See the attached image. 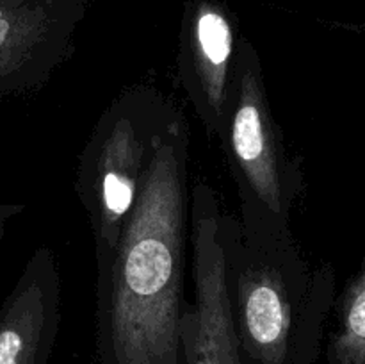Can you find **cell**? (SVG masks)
<instances>
[{"label": "cell", "instance_id": "cell-7", "mask_svg": "<svg viewBox=\"0 0 365 364\" xmlns=\"http://www.w3.org/2000/svg\"><path fill=\"white\" fill-rule=\"evenodd\" d=\"M239 38L221 4L195 0L185 7L177 71L209 138H220L232 98Z\"/></svg>", "mask_w": 365, "mask_h": 364}, {"label": "cell", "instance_id": "cell-4", "mask_svg": "<svg viewBox=\"0 0 365 364\" xmlns=\"http://www.w3.org/2000/svg\"><path fill=\"white\" fill-rule=\"evenodd\" d=\"M217 139L237 188L239 209L289 227L292 206L305 188L302 161L285 148L260 57L246 38L239 39L230 107Z\"/></svg>", "mask_w": 365, "mask_h": 364}, {"label": "cell", "instance_id": "cell-1", "mask_svg": "<svg viewBox=\"0 0 365 364\" xmlns=\"http://www.w3.org/2000/svg\"><path fill=\"white\" fill-rule=\"evenodd\" d=\"M189 143L187 118L170 100L120 239L96 263L98 364H187L182 316L187 303Z\"/></svg>", "mask_w": 365, "mask_h": 364}, {"label": "cell", "instance_id": "cell-5", "mask_svg": "<svg viewBox=\"0 0 365 364\" xmlns=\"http://www.w3.org/2000/svg\"><path fill=\"white\" fill-rule=\"evenodd\" d=\"M221 209L205 181L195 184L189 209L195 300L185 303L182 341L187 364H242L223 277Z\"/></svg>", "mask_w": 365, "mask_h": 364}, {"label": "cell", "instance_id": "cell-3", "mask_svg": "<svg viewBox=\"0 0 365 364\" xmlns=\"http://www.w3.org/2000/svg\"><path fill=\"white\" fill-rule=\"evenodd\" d=\"M170 100L150 84L123 89L106 107L78 156L75 188L91 223L96 263L107 259L120 239Z\"/></svg>", "mask_w": 365, "mask_h": 364}, {"label": "cell", "instance_id": "cell-2", "mask_svg": "<svg viewBox=\"0 0 365 364\" xmlns=\"http://www.w3.org/2000/svg\"><path fill=\"white\" fill-rule=\"evenodd\" d=\"M220 245L241 363L316 364L337 296L334 266H314L291 228L245 209L221 213Z\"/></svg>", "mask_w": 365, "mask_h": 364}, {"label": "cell", "instance_id": "cell-8", "mask_svg": "<svg viewBox=\"0 0 365 364\" xmlns=\"http://www.w3.org/2000/svg\"><path fill=\"white\" fill-rule=\"evenodd\" d=\"M61 321L56 253L39 246L0 307V364H46Z\"/></svg>", "mask_w": 365, "mask_h": 364}, {"label": "cell", "instance_id": "cell-6", "mask_svg": "<svg viewBox=\"0 0 365 364\" xmlns=\"http://www.w3.org/2000/svg\"><path fill=\"white\" fill-rule=\"evenodd\" d=\"M95 0H0V100L43 88Z\"/></svg>", "mask_w": 365, "mask_h": 364}, {"label": "cell", "instance_id": "cell-9", "mask_svg": "<svg viewBox=\"0 0 365 364\" xmlns=\"http://www.w3.org/2000/svg\"><path fill=\"white\" fill-rule=\"evenodd\" d=\"M334 330L327 345V364H365V246L359 268L335 296Z\"/></svg>", "mask_w": 365, "mask_h": 364}, {"label": "cell", "instance_id": "cell-10", "mask_svg": "<svg viewBox=\"0 0 365 364\" xmlns=\"http://www.w3.org/2000/svg\"><path fill=\"white\" fill-rule=\"evenodd\" d=\"M24 211L25 206H21V203H0V243H2L4 236H6L7 223H9L14 216L24 213Z\"/></svg>", "mask_w": 365, "mask_h": 364}]
</instances>
